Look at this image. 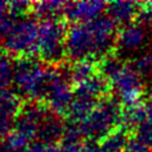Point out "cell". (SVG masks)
<instances>
[{
    "instance_id": "obj_9",
    "label": "cell",
    "mask_w": 152,
    "mask_h": 152,
    "mask_svg": "<svg viewBox=\"0 0 152 152\" xmlns=\"http://www.w3.org/2000/svg\"><path fill=\"white\" fill-rule=\"evenodd\" d=\"M107 5L108 4L99 0L66 2L63 14L69 21L74 24L89 23L100 18L104 10H107Z\"/></svg>"
},
{
    "instance_id": "obj_21",
    "label": "cell",
    "mask_w": 152,
    "mask_h": 152,
    "mask_svg": "<svg viewBox=\"0 0 152 152\" xmlns=\"http://www.w3.org/2000/svg\"><path fill=\"white\" fill-rule=\"evenodd\" d=\"M14 78V63L10 56L0 53V90L7 89Z\"/></svg>"
},
{
    "instance_id": "obj_6",
    "label": "cell",
    "mask_w": 152,
    "mask_h": 152,
    "mask_svg": "<svg viewBox=\"0 0 152 152\" xmlns=\"http://www.w3.org/2000/svg\"><path fill=\"white\" fill-rule=\"evenodd\" d=\"M58 66L59 65H55L44 103L52 113L61 116L63 114H66L75 95L72 84L62 74Z\"/></svg>"
},
{
    "instance_id": "obj_26",
    "label": "cell",
    "mask_w": 152,
    "mask_h": 152,
    "mask_svg": "<svg viewBox=\"0 0 152 152\" xmlns=\"http://www.w3.org/2000/svg\"><path fill=\"white\" fill-rule=\"evenodd\" d=\"M138 23L144 25L147 28H152V1L141 4L138 18Z\"/></svg>"
},
{
    "instance_id": "obj_13",
    "label": "cell",
    "mask_w": 152,
    "mask_h": 152,
    "mask_svg": "<svg viewBox=\"0 0 152 152\" xmlns=\"http://www.w3.org/2000/svg\"><path fill=\"white\" fill-rule=\"evenodd\" d=\"M141 2L135 1H113L107 5L108 17L116 25H129L138 18Z\"/></svg>"
},
{
    "instance_id": "obj_1",
    "label": "cell",
    "mask_w": 152,
    "mask_h": 152,
    "mask_svg": "<svg viewBox=\"0 0 152 152\" xmlns=\"http://www.w3.org/2000/svg\"><path fill=\"white\" fill-rule=\"evenodd\" d=\"M116 24L108 17L89 21L72 24L66 31L65 53L77 62L82 59H91L96 63L106 55L113 52L116 39Z\"/></svg>"
},
{
    "instance_id": "obj_12",
    "label": "cell",
    "mask_w": 152,
    "mask_h": 152,
    "mask_svg": "<svg viewBox=\"0 0 152 152\" xmlns=\"http://www.w3.org/2000/svg\"><path fill=\"white\" fill-rule=\"evenodd\" d=\"M65 131V124L59 115L50 112L44 120L39 124L37 138L39 142L48 145H56L57 141L63 140Z\"/></svg>"
},
{
    "instance_id": "obj_18",
    "label": "cell",
    "mask_w": 152,
    "mask_h": 152,
    "mask_svg": "<svg viewBox=\"0 0 152 152\" xmlns=\"http://www.w3.org/2000/svg\"><path fill=\"white\" fill-rule=\"evenodd\" d=\"M96 64H97L99 74H101L103 77H106L109 82L112 80H114L126 66L124 64L121 57L114 52L103 56Z\"/></svg>"
},
{
    "instance_id": "obj_25",
    "label": "cell",
    "mask_w": 152,
    "mask_h": 152,
    "mask_svg": "<svg viewBox=\"0 0 152 152\" xmlns=\"http://www.w3.org/2000/svg\"><path fill=\"white\" fill-rule=\"evenodd\" d=\"M7 7H8V14L12 15L13 18H17V17H21L25 13H27L28 11H31L32 2H28V1H12V2H7Z\"/></svg>"
},
{
    "instance_id": "obj_2",
    "label": "cell",
    "mask_w": 152,
    "mask_h": 152,
    "mask_svg": "<svg viewBox=\"0 0 152 152\" xmlns=\"http://www.w3.org/2000/svg\"><path fill=\"white\" fill-rule=\"evenodd\" d=\"M55 65H43L31 57H20L14 62V78L21 95L30 101L44 102Z\"/></svg>"
},
{
    "instance_id": "obj_8",
    "label": "cell",
    "mask_w": 152,
    "mask_h": 152,
    "mask_svg": "<svg viewBox=\"0 0 152 152\" xmlns=\"http://www.w3.org/2000/svg\"><path fill=\"white\" fill-rule=\"evenodd\" d=\"M148 28L139 23H132L122 26L115 39V48L120 53H132L150 42Z\"/></svg>"
},
{
    "instance_id": "obj_11",
    "label": "cell",
    "mask_w": 152,
    "mask_h": 152,
    "mask_svg": "<svg viewBox=\"0 0 152 152\" xmlns=\"http://www.w3.org/2000/svg\"><path fill=\"white\" fill-rule=\"evenodd\" d=\"M110 88H112L110 82L101 74H96L89 80L75 86L74 95L76 97H82L95 102H100L101 100L107 97Z\"/></svg>"
},
{
    "instance_id": "obj_7",
    "label": "cell",
    "mask_w": 152,
    "mask_h": 152,
    "mask_svg": "<svg viewBox=\"0 0 152 152\" xmlns=\"http://www.w3.org/2000/svg\"><path fill=\"white\" fill-rule=\"evenodd\" d=\"M112 88L119 96V102L124 107L137 104L142 94V80L129 66L126 65L122 71L110 81Z\"/></svg>"
},
{
    "instance_id": "obj_10",
    "label": "cell",
    "mask_w": 152,
    "mask_h": 152,
    "mask_svg": "<svg viewBox=\"0 0 152 152\" xmlns=\"http://www.w3.org/2000/svg\"><path fill=\"white\" fill-rule=\"evenodd\" d=\"M21 108L19 96L10 90H0V137H7L14 127L15 118Z\"/></svg>"
},
{
    "instance_id": "obj_23",
    "label": "cell",
    "mask_w": 152,
    "mask_h": 152,
    "mask_svg": "<svg viewBox=\"0 0 152 152\" xmlns=\"http://www.w3.org/2000/svg\"><path fill=\"white\" fill-rule=\"evenodd\" d=\"M135 137L140 139L152 152V116H150L135 131Z\"/></svg>"
},
{
    "instance_id": "obj_30",
    "label": "cell",
    "mask_w": 152,
    "mask_h": 152,
    "mask_svg": "<svg viewBox=\"0 0 152 152\" xmlns=\"http://www.w3.org/2000/svg\"><path fill=\"white\" fill-rule=\"evenodd\" d=\"M59 152H82V145L63 142L62 146L59 147Z\"/></svg>"
},
{
    "instance_id": "obj_19",
    "label": "cell",
    "mask_w": 152,
    "mask_h": 152,
    "mask_svg": "<svg viewBox=\"0 0 152 152\" xmlns=\"http://www.w3.org/2000/svg\"><path fill=\"white\" fill-rule=\"evenodd\" d=\"M64 1H38L32 2V13L40 20L57 19V15L63 13L65 7Z\"/></svg>"
},
{
    "instance_id": "obj_22",
    "label": "cell",
    "mask_w": 152,
    "mask_h": 152,
    "mask_svg": "<svg viewBox=\"0 0 152 152\" xmlns=\"http://www.w3.org/2000/svg\"><path fill=\"white\" fill-rule=\"evenodd\" d=\"M31 141L24 137L23 134H20L17 131H12L6 138H5V147L7 150V152H21L25 151L31 144Z\"/></svg>"
},
{
    "instance_id": "obj_31",
    "label": "cell",
    "mask_w": 152,
    "mask_h": 152,
    "mask_svg": "<svg viewBox=\"0 0 152 152\" xmlns=\"http://www.w3.org/2000/svg\"><path fill=\"white\" fill-rule=\"evenodd\" d=\"M146 107H147V109H148L150 116H152V87H151V89L148 90V94H147V102H146Z\"/></svg>"
},
{
    "instance_id": "obj_3",
    "label": "cell",
    "mask_w": 152,
    "mask_h": 152,
    "mask_svg": "<svg viewBox=\"0 0 152 152\" xmlns=\"http://www.w3.org/2000/svg\"><path fill=\"white\" fill-rule=\"evenodd\" d=\"M66 26L62 20L46 19L38 24V37L36 46V57L49 63L59 65L65 53Z\"/></svg>"
},
{
    "instance_id": "obj_14",
    "label": "cell",
    "mask_w": 152,
    "mask_h": 152,
    "mask_svg": "<svg viewBox=\"0 0 152 152\" xmlns=\"http://www.w3.org/2000/svg\"><path fill=\"white\" fill-rule=\"evenodd\" d=\"M150 118L148 109L145 103L139 102L133 106L122 107L121 112V124L120 126L125 127L127 131H133L142 125L147 119Z\"/></svg>"
},
{
    "instance_id": "obj_4",
    "label": "cell",
    "mask_w": 152,
    "mask_h": 152,
    "mask_svg": "<svg viewBox=\"0 0 152 152\" xmlns=\"http://www.w3.org/2000/svg\"><path fill=\"white\" fill-rule=\"evenodd\" d=\"M122 107L120 102L106 97L97 102L89 116L80 124L83 138L90 140H101L121 124Z\"/></svg>"
},
{
    "instance_id": "obj_5",
    "label": "cell",
    "mask_w": 152,
    "mask_h": 152,
    "mask_svg": "<svg viewBox=\"0 0 152 152\" xmlns=\"http://www.w3.org/2000/svg\"><path fill=\"white\" fill-rule=\"evenodd\" d=\"M38 24L34 19H15L11 28L2 36V49L17 57L36 58Z\"/></svg>"
},
{
    "instance_id": "obj_27",
    "label": "cell",
    "mask_w": 152,
    "mask_h": 152,
    "mask_svg": "<svg viewBox=\"0 0 152 152\" xmlns=\"http://www.w3.org/2000/svg\"><path fill=\"white\" fill-rule=\"evenodd\" d=\"M24 152H59V147H57L56 145H48V144H43V142H33Z\"/></svg>"
},
{
    "instance_id": "obj_24",
    "label": "cell",
    "mask_w": 152,
    "mask_h": 152,
    "mask_svg": "<svg viewBox=\"0 0 152 152\" xmlns=\"http://www.w3.org/2000/svg\"><path fill=\"white\" fill-rule=\"evenodd\" d=\"M14 21H15V18L8 14L7 2L0 1V36L1 37L11 28Z\"/></svg>"
},
{
    "instance_id": "obj_32",
    "label": "cell",
    "mask_w": 152,
    "mask_h": 152,
    "mask_svg": "<svg viewBox=\"0 0 152 152\" xmlns=\"http://www.w3.org/2000/svg\"><path fill=\"white\" fill-rule=\"evenodd\" d=\"M0 152H7V150H6V147L2 142H0Z\"/></svg>"
},
{
    "instance_id": "obj_29",
    "label": "cell",
    "mask_w": 152,
    "mask_h": 152,
    "mask_svg": "<svg viewBox=\"0 0 152 152\" xmlns=\"http://www.w3.org/2000/svg\"><path fill=\"white\" fill-rule=\"evenodd\" d=\"M82 152H102L100 144H96L94 140H88L82 144Z\"/></svg>"
},
{
    "instance_id": "obj_20",
    "label": "cell",
    "mask_w": 152,
    "mask_h": 152,
    "mask_svg": "<svg viewBox=\"0 0 152 152\" xmlns=\"http://www.w3.org/2000/svg\"><path fill=\"white\" fill-rule=\"evenodd\" d=\"M129 66L141 80L152 81V51H145L133 58Z\"/></svg>"
},
{
    "instance_id": "obj_28",
    "label": "cell",
    "mask_w": 152,
    "mask_h": 152,
    "mask_svg": "<svg viewBox=\"0 0 152 152\" xmlns=\"http://www.w3.org/2000/svg\"><path fill=\"white\" fill-rule=\"evenodd\" d=\"M125 152H151L150 148L137 137L131 138Z\"/></svg>"
},
{
    "instance_id": "obj_15",
    "label": "cell",
    "mask_w": 152,
    "mask_h": 152,
    "mask_svg": "<svg viewBox=\"0 0 152 152\" xmlns=\"http://www.w3.org/2000/svg\"><path fill=\"white\" fill-rule=\"evenodd\" d=\"M129 140V131L119 126L100 140V147L102 152H125Z\"/></svg>"
},
{
    "instance_id": "obj_16",
    "label": "cell",
    "mask_w": 152,
    "mask_h": 152,
    "mask_svg": "<svg viewBox=\"0 0 152 152\" xmlns=\"http://www.w3.org/2000/svg\"><path fill=\"white\" fill-rule=\"evenodd\" d=\"M96 74H99L97 64L91 59L77 61L72 63L68 69V78L74 87L89 80Z\"/></svg>"
},
{
    "instance_id": "obj_17",
    "label": "cell",
    "mask_w": 152,
    "mask_h": 152,
    "mask_svg": "<svg viewBox=\"0 0 152 152\" xmlns=\"http://www.w3.org/2000/svg\"><path fill=\"white\" fill-rule=\"evenodd\" d=\"M96 104H97V102H95V101L74 96V100L66 112L68 121L75 122V124H81L83 120H86L89 116V114L94 110Z\"/></svg>"
}]
</instances>
